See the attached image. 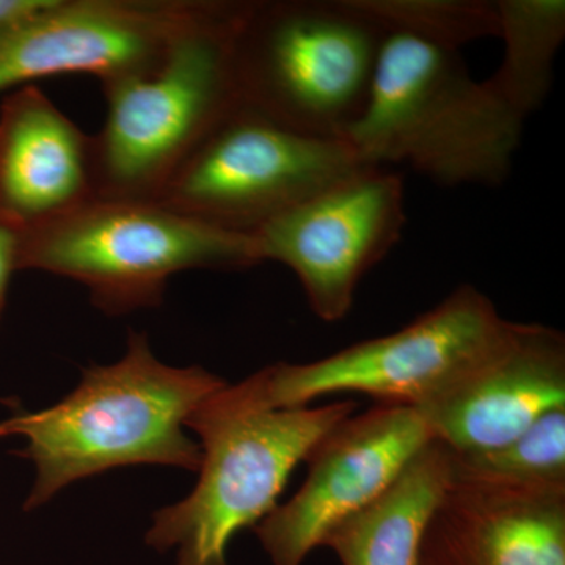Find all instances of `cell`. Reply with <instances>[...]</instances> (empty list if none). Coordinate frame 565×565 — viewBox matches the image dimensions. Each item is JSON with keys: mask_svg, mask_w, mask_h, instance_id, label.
Segmentation results:
<instances>
[{"mask_svg": "<svg viewBox=\"0 0 565 565\" xmlns=\"http://www.w3.org/2000/svg\"><path fill=\"white\" fill-rule=\"evenodd\" d=\"M226 382L200 366L159 362L145 333L131 332L120 362L92 366L61 403L0 423V438L24 437L36 481L25 511L74 481L128 465L199 471L202 448L184 433L196 407Z\"/></svg>", "mask_w": 565, "mask_h": 565, "instance_id": "1", "label": "cell"}, {"mask_svg": "<svg viewBox=\"0 0 565 565\" xmlns=\"http://www.w3.org/2000/svg\"><path fill=\"white\" fill-rule=\"evenodd\" d=\"M525 120L471 76L460 50L388 32L345 140L367 166H407L445 188L508 180Z\"/></svg>", "mask_w": 565, "mask_h": 565, "instance_id": "2", "label": "cell"}, {"mask_svg": "<svg viewBox=\"0 0 565 565\" xmlns=\"http://www.w3.org/2000/svg\"><path fill=\"white\" fill-rule=\"evenodd\" d=\"M355 408V401L270 407L258 373L223 385L185 423L200 437L199 482L180 503L156 512L147 544L159 552L177 546V565H228L234 535L277 508L292 471Z\"/></svg>", "mask_w": 565, "mask_h": 565, "instance_id": "3", "label": "cell"}, {"mask_svg": "<svg viewBox=\"0 0 565 565\" xmlns=\"http://www.w3.org/2000/svg\"><path fill=\"white\" fill-rule=\"evenodd\" d=\"M386 35L363 0H243L232 44L241 102L294 131L345 140Z\"/></svg>", "mask_w": 565, "mask_h": 565, "instance_id": "4", "label": "cell"}, {"mask_svg": "<svg viewBox=\"0 0 565 565\" xmlns=\"http://www.w3.org/2000/svg\"><path fill=\"white\" fill-rule=\"evenodd\" d=\"M243 2L214 0L152 73L104 82L92 136L95 199L158 202L181 163L241 104L233 32Z\"/></svg>", "mask_w": 565, "mask_h": 565, "instance_id": "5", "label": "cell"}, {"mask_svg": "<svg viewBox=\"0 0 565 565\" xmlns=\"http://www.w3.org/2000/svg\"><path fill=\"white\" fill-rule=\"evenodd\" d=\"M253 234L228 232L158 202L93 199L21 230V270L81 282L107 315L159 307L185 270H245L262 264Z\"/></svg>", "mask_w": 565, "mask_h": 565, "instance_id": "6", "label": "cell"}, {"mask_svg": "<svg viewBox=\"0 0 565 565\" xmlns=\"http://www.w3.org/2000/svg\"><path fill=\"white\" fill-rule=\"evenodd\" d=\"M362 166L348 140L294 131L241 103L181 163L158 203L253 234Z\"/></svg>", "mask_w": 565, "mask_h": 565, "instance_id": "7", "label": "cell"}, {"mask_svg": "<svg viewBox=\"0 0 565 565\" xmlns=\"http://www.w3.org/2000/svg\"><path fill=\"white\" fill-rule=\"evenodd\" d=\"M508 319L492 300L463 285L397 332L308 363L258 371L266 403L308 407L319 397L359 393L379 404L422 407L503 333Z\"/></svg>", "mask_w": 565, "mask_h": 565, "instance_id": "8", "label": "cell"}, {"mask_svg": "<svg viewBox=\"0 0 565 565\" xmlns=\"http://www.w3.org/2000/svg\"><path fill=\"white\" fill-rule=\"evenodd\" d=\"M404 181L386 167L362 166L253 233L264 262L299 278L311 311L338 322L351 311L364 275L399 243Z\"/></svg>", "mask_w": 565, "mask_h": 565, "instance_id": "9", "label": "cell"}, {"mask_svg": "<svg viewBox=\"0 0 565 565\" xmlns=\"http://www.w3.org/2000/svg\"><path fill=\"white\" fill-rule=\"evenodd\" d=\"M214 0H47L0 32V93L44 77L152 73Z\"/></svg>", "mask_w": 565, "mask_h": 565, "instance_id": "10", "label": "cell"}, {"mask_svg": "<svg viewBox=\"0 0 565 565\" xmlns=\"http://www.w3.org/2000/svg\"><path fill=\"white\" fill-rule=\"evenodd\" d=\"M434 437L415 407L377 404L332 427L311 449L308 475L253 530L274 565H303L334 527L374 503Z\"/></svg>", "mask_w": 565, "mask_h": 565, "instance_id": "11", "label": "cell"}, {"mask_svg": "<svg viewBox=\"0 0 565 565\" xmlns=\"http://www.w3.org/2000/svg\"><path fill=\"white\" fill-rule=\"evenodd\" d=\"M556 408H565L564 333L508 321L481 356L416 411L435 441L467 455L519 437Z\"/></svg>", "mask_w": 565, "mask_h": 565, "instance_id": "12", "label": "cell"}, {"mask_svg": "<svg viewBox=\"0 0 565 565\" xmlns=\"http://www.w3.org/2000/svg\"><path fill=\"white\" fill-rule=\"evenodd\" d=\"M95 199L92 136L31 84L0 104V221L20 230Z\"/></svg>", "mask_w": 565, "mask_h": 565, "instance_id": "13", "label": "cell"}, {"mask_svg": "<svg viewBox=\"0 0 565 565\" xmlns=\"http://www.w3.org/2000/svg\"><path fill=\"white\" fill-rule=\"evenodd\" d=\"M423 559L430 565H565V490L452 482L435 509Z\"/></svg>", "mask_w": 565, "mask_h": 565, "instance_id": "14", "label": "cell"}, {"mask_svg": "<svg viewBox=\"0 0 565 565\" xmlns=\"http://www.w3.org/2000/svg\"><path fill=\"white\" fill-rule=\"evenodd\" d=\"M451 484V451L433 441L396 482L323 542L341 565H422L435 509Z\"/></svg>", "mask_w": 565, "mask_h": 565, "instance_id": "15", "label": "cell"}, {"mask_svg": "<svg viewBox=\"0 0 565 565\" xmlns=\"http://www.w3.org/2000/svg\"><path fill=\"white\" fill-rule=\"evenodd\" d=\"M503 58L489 77L501 99L523 120L544 106L565 40L564 0H497Z\"/></svg>", "mask_w": 565, "mask_h": 565, "instance_id": "16", "label": "cell"}, {"mask_svg": "<svg viewBox=\"0 0 565 565\" xmlns=\"http://www.w3.org/2000/svg\"><path fill=\"white\" fill-rule=\"evenodd\" d=\"M451 479L490 489L565 490V408H556L530 429L486 451H451Z\"/></svg>", "mask_w": 565, "mask_h": 565, "instance_id": "17", "label": "cell"}, {"mask_svg": "<svg viewBox=\"0 0 565 565\" xmlns=\"http://www.w3.org/2000/svg\"><path fill=\"white\" fill-rule=\"evenodd\" d=\"M388 32H404L444 46L498 36L494 2L482 0H363Z\"/></svg>", "mask_w": 565, "mask_h": 565, "instance_id": "18", "label": "cell"}, {"mask_svg": "<svg viewBox=\"0 0 565 565\" xmlns=\"http://www.w3.org/2000/svg\"><path fill=\"white\" fill-rule=\"evenodd\" d=\"M21 230L0 221V318L6 308L11 277L21 270Z\"/></svg>", "mask_w": 565, "mask_h": 565, "instance_id": "19", "label": "cell"}, {"mask_svg": "<svg viewBox=\"0 0 565 565\" xmlns=\"http://www.w3.org/2000/svg\"><path fill=\"white\" fill-rule=\"evenodd\" d=\"M47 0H0V32L46 6Z\"/></svg>", "mask_w": 565, "mask_h": 565, "instance_id": "20", "label": "cell"}, {"mask_svg": "<svg viewBox=\"0 0 565 565\" xmlns=\"http://www.w3.org/2000/svg\"><path fill=\"white\" fill-rule=\"evenodd\" d=\"M422 565H430L429 563H426V561L423 559Z\"/></svg>", "mask_w": 565, "mask_h": 565, "instance_id": "21", "label": "cell"}]
</instances>
